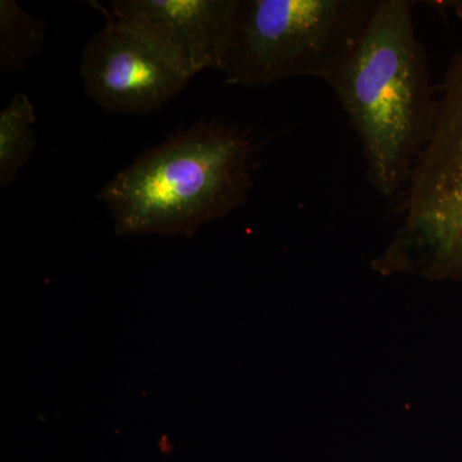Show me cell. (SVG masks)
Wrapping results in <instances>:
<instances>
[{"label": "cell", "mask_w": 462, "mask_h": 462, "mask_svg": "<svg viewBox=\"0 0 462 462\" xmlns=\"http://www.w3.org/2000/svg\"><path fill=\"white\" fill-rule=\"evenodd\" d=\"M36 115L32 100L18 93L0 114V188L9 187L29 162L36 139Z\"/></svg>", "instance_id": "52a82bcc"}, {"label": "cell", "mask_w": 462, "mask_h": 462, "mask_svg": "<svg viewBox=\"0 0 462 462\" xmlns=\"http://www.w3.org/2000/svg\"><path fill=\"white\" fill-rule=\"evenodd\" d=\"M378 0H240L220 72L226 83L266 87L293 78L328 81L349 56Z\"/></svg>", "instance_id": "3957f363"}, {"label": "cell", "mask_w": 462, "mask_h": 462, "mask_svg": "<svg viewBox=\"0 0 462 462\" xmlns=\"http://www.w3.org/2000/svg\"><path fill=\"white\" fill-rule=\"evenodd\" d=\"M252 141L199 123L148 149L99 191L118 236H187L236 211L252 189Z\"/></svg>", "instance_id": "7a4b0ae2"}, {"label": "cell", "mask_w": 462, "mask_h": 462, "mask_svg": "<svg viewBox=\"0 0 462 462\" xmlns=\"http://www.w3.org/2000/svg\"><path fill=\"white\" fill-rule=\"evenodd\" d=\"M240 0H114L111 14L166 48L194 78L223 66Z\"/></svg>", "instance_id": "8992f818"}, {"label": "cell", "mask_w": 462, "mask_h": 462, "mask_svg": "<svg viewBox=\"0 0 462 462\" xmlns=\"http://www.w3.org/2000/svg\"><path fill=\"white\" fill-rule=\"evenodd\" d=\"M406 188L402 220L376 269L462 282V48L447 69L433 134Z\"/></svg>", "instance_id": "277c9868"}, {"label": "cell", "mask_w": 462, "mask_h": 462, "mask_svg": "<svg viewBox=\"0 0 462 462\" xmlns=\"http://www.w3.org/2000/svg\"><path fill=\"white\" fill-rule=\"evenodd\" d=\"M106 17L83 51L80 76L84 89L103 111L147 115L180 93L191 76L163 45L129 21Z\"/></svg>", "instance_id": "5b68a950"}, {"label": "cell", "mask_w": 462, "mask_h": 462, "mask_svg": "<svg viewBox=\"0 0 462 462\" xmlns=\"http://www.w3.org/2000/svg\"><path fill=\"white\" fill-rule=\"evenodd\" d=\"M415 5L378 0L360 41L327 81L360 139L370 184L387 199L409 184L437 120Z\"/></svg>", "instance_id": "6da1fadb"}, {"label": "cell", "mask_w": 462, "mask_h": 462, "mask_svg": "<svg viewBox=\"0 0 462 462\" xmlns=\"http://www.w3.org/2000/svg\"><path fill=\"white\" fill-rule=\"evenodd\" d=\"M45 21L27 14L14 0L0 2V69L21 71L41 51Z\"/></svg>", "instance_id": "ba28073f"}]
</instances>
